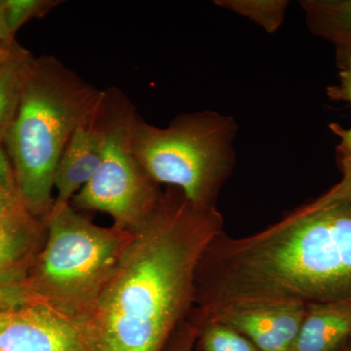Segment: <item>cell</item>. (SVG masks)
<instances>
[{
    "mask_svg": "<svg viewBox=\"0 0 351 351\" xmlns=\"http://www.w3.org/2000/svg\"><path fill=\"white\" fill-rule=\"evenodd\" d=\"M0 351H90L73 318L41 304L0 308Z\"/></svg>",
    "mask_w": 351,
    "mask_h": 351,
    "instance_id": "cell-7",
    "label": "cell"
},
{
    "mask_svg": "<svg viewBox=\"0 0 351 351\" xmlns=\"http://www.w3.org/2000/svg\"><path fill=\"white\" fill-rule=\"evenodd\" d=\"M60 3L59 0H4L9 31L15 36L25 23L44 17Z\"/></svg>",
    "mask_w": 351,
    "mask_h": 351,
    "instance_id": "cell-15",
    "label": "cell"
},
{
    "mask_svg": "<svg viewBox=\"0 0 351 351\" xmlns=\"http://www.w3.org/2000/svg\"><path fill=\"white\" fill-rule=\"evenodd\" d=\"M204 320L205 326L201 337L204 351H260L252 341L232 328L217 321Z\"/></svg>",
    "mask_w": 351,
    "mask_h": 351,
    "instance_id": "cell-14",
    "label": "cell"
},
{
    "mask_svg": "<svg viewBox=\"0 0 351 351\" xmlns=\"http://www.w3.org/2000/svg\"><path fill=\"white\" fill-rule=\"evenodd\" d=\"M106 122L103 90L98 105L76 129L58 163L53 182L57 191L55 204H69L98 170L105 149Z\"/></svg>",
    "mask_w": 351,
    "mask_h": 351,
    "instance_id": "cell-9",
    "label": "cell"
},
{
    "mask_svg": "<svg viewBox=\"0 0 351 351\" xmlns=\"http://www.w3.org/2000/svg\"><path fill=\"white\" fill-rule=\"evenodd\" d=\"M216 5L253 21L269 34L282 25L287 0H217Z\"/></svg>",
    "mask_w": 351,
    "mask_h": 351,
    "instance_id": "cell-13",
    "label": "cell"
},
{
    "mask_svg": "<svg viewBox=\"0 0 351 351\" xmlns=\"http://www.w3.org/2000/svg\"><path fill=\"white\" fill-rule=\"evenodd\" d=\"M337 48H343V49L350 51V52H351V46H348V47H337Z\"/></svg>",
    "mask_w": 351,
    "mask_h": 351,
    "instance_id": "cell-22",
    "label": "cell"
},
{
    "mask_svg": "<svg viewBox=\"0 0 351 351\" xmlns=\"http://www.w3.org/2000/svg\"><path fill=\"white\" fill-rule=\"evenodd\" d=\"M32 226V221L0 226V270L24 253Z\"/></svg>",
    "mask_w": 351,
    "mask_h": 351,
    "instance_id": "cell-16",
    "label": "cell"
},
{
    "mask_svg": "<svg viewBox=\"0 0 351 351\" xmlns=\"http://www.w3.org/2000/svg\"><path fill=\"white\" fill-rule=\"evenodd\" d=\"M216 207L161 193L117 267L77 321L90 351H162L195 300L201 258L223 232Z\"/></svg>",
    "mask_w": 351,
    "mask_h": 351,
    "instance_id": "cell-2",
    "label": "cell"
},
{
    "mask_svg": "<svg viewBox=\"0 0 351 351\" xmlns=\"http://www.w3.org/2000/svg\"><path fill=\"white\" fill-rule=\"evenodd\" d=\"M34 59L29 50L16 43L9 54L0 60V142L2 144L19 110L25 78Z\"/></svg>",
    "mask_w": 351,
    "mask_h": 351,
    "instance_id": "cell-11",
    "label": "cell"
},
{
    "mask_svg": "<svg viewBox=\"0 0 351 351\" xmlns=\"http://www.w3.org/2000/svg\"><path fill=\"white\" fill-rule=\"evenodd\" d=\"M350 338L351 304H311L292 351H338Z\"/></svg>",
    "mask_w": 351,
    "mask_h": 351,
    "instance_id": "cell-10",
    "label": "cell"
},
{
    "mask_svg": "<svg viewBox=\"0 0 351 351\" xmlns=\"http://www.w3.org/2000/svg\"><path fill=\"white\" fill-rule=\"evenodd\" d=\"M330 128L341 140L339 152L341 157L343 170L351 171V128L345 129L337 123L331 124Z\"/></svg>",
    "mask_w": 351,
    "mask_h": 351,
    "instance_id": "cell-20",
    "label": "cell"
},
{
    "mask_svg": "<svg viewBox=\"0 0 351 351\" xmlns=\"http://www.w3.org/2000/svg\"><path fill=\"white\" fill-rule=\"evenodd\" d=\"M32 216L19 196L0 186V226L29 223Z\"/></svg>",
    "mask_w": 351,
    "mask_h": 351,
    "instance_id": "cell-17",
    "label": "cell"
},
{
    "mask_svg": "<svg viewBox=\"0 0 351 351\" xmlns=\"http://www.w3.org/2000/svg\"><path fill=\"white\" fill-rule=\"evenodd\" d=\"M338 61L341 84L331 90L332 96L336 99H341L351 104V52L350 51L338 48Z\"/></svg>",
    "mask_w": 351,
    "mask_h": 351,
    "instance_id": "cell-18",
    "label": "cell"
},
{
    "mask_svg": "<svg viewBox=\"0 0 351 351\" xmlns=\"http://www.w3.org/2000/svg\"><path fill=\"white\" fill-rule=\"evenodd\" d=\"M0 186L9 193L18 195L12 165L5 147L1 142H0Z\"/></svg>",
    "mask_w": 351,
    "mask_h": 351,
    "instance_id": "cell-19",
    "label": "cell"
},
{
    "mask_svg": "<svg viewBox=\"0 0 351 351\" xmlns=\"http://www.w3.org/2000/svg\"><path fill=\"white\" fill-rule=\"evenodd\" d=\"M202 309L232 304H351V172L243 239L219 233L196 272ZM195 294V295H196Z\"/></svg>",
    "mask_w": 351,
    "mask_h": 351,
    "instance_id": "cell-1",
    "label": "cell"
},
{
    "mask_svg": "<svg viewBox=\"0 0 351 351\" xmlns=\"http://www.w3.org/2000/svg\"><path fill=\"white\" fill-rule=\"evenodd\" d=\"M46 218L48 239L36 270V304L77 322L112 276L132 232L94 225L71 204L53 203Z\"/></svg>",
    "mask_w": 351,
    "mask_h": 351,
    "instance_id": "cell-5",
    "label": "cell"
},
{
    "mask_svg": "<svg viewBox=\"0 0 351 351\" xmlns=\"http://www.w3.org/2000/svg\"><path fill=\"white\" fill-rule=\"evenodd\" d=\"M307 27L337 47L351 46V0H304Z\"/></svg>",
    "mask_w": 351,
    "mask_h": 351,
    "instance_id": "cell-12",
    "label": "cell"
},
{
    "mask_svg": "<svg viewBox=\"0 0 351 351\" xmlns=\"http://www.w3.org/2000/svg\"><path fill=\"white\" fill-rule=\"evenodd\" d=\"M103 90L58 58L34 57L19 110L3 145L18 195L32 215L49 213L58 163L76 129L100 101Z\"/></svg>",
    "mask_w": 351,
    "mask_h": 351,
    "instance_id": "cell-3",
    "label": "cell"
},
{
    "mask_svg": "<svg viewBox=\"0 0 351 351\" xmlns=\"http://www.w3.org/2000/svg\"><path fill=\"white\" fill-rule=\"evenodd\" d=\"M16 40L15 36L11 34L7 24L4 0H0V43H11Z\"/></svg>",
    "mask_w": 351,
    "mask_h": 351,
    "instance_id": "cell-21",
    "label": "cell"
},
{
    "mask_svg": "<svg viewBox=\"0 0 351 351\" xmlns=\"http://www.w3.org/2000/svg\"><path fill=\"white\" fill-rule=\"evenodd\" d=\"M105 91L106 143L100 166L86 186L73 198L76 209L105 212L114 228L133 232L156 207L161 193L133 149L138 113L119 88Z\"/></svg>",
    "mask_w": 351,
    "mask_h": 351,
    "instance_id": "cell-6",
    "label": "cell"
},
{
    "mask_svg": "<svg viewBox=\"0 0 351 351\" xmlns=\"http://www.w3.org/2000/svg\"><path fill=\"white\" fill-rule=\"evenodd\" d=\"M237 131L232 117L213 110L182 113L166 127L138 115L132 143L152 181L179 189L196 207L213 208L234 169Z\"/></svg>",
    "mask_w": 351,
    "mask_h": 351,
    "instance_id": "cell-4",
    "label": "cell"
},
{
    "mask_svg": "<svg viewBox=\"0 0 351 351\" xmlns=\"http://www.w3.org/2000/svg\"><path fill=\"white\" fill-rule=\"evenodd\" d=\"M306 311L302 304L252 302L202 309V317L232 328L260 351H292Z\"/></svg>",
    "mask_w": 351,
    "mask_h": 351,
    "instance_id": "cell-8",
    "label": "cell"
}]
</instances>
